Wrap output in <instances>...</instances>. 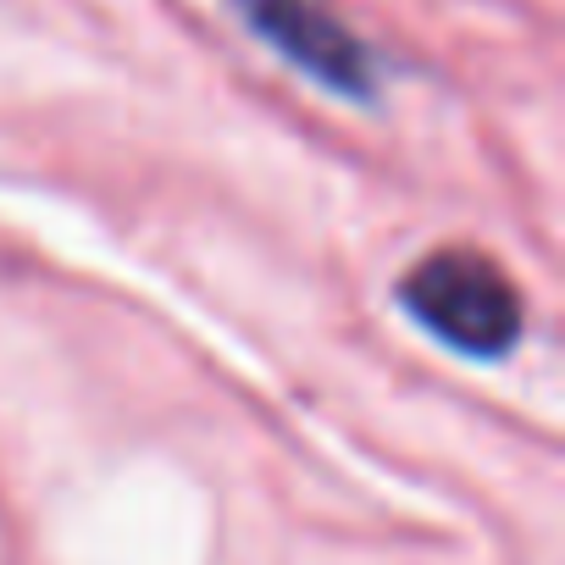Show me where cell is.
Wrapping results in <instances>:
<instances>
[{
  "label": "cell",
  "instance_id": "cell-1",
  "mask_svg": "<svg viewBox=\"0 0 565 565\" xmlns=\"http://www.w3.org/2000/svg\"><path fill=\"white\" fill-rule=\"evenodd\" d=\"M399 295L422 328L466 355H499L521 333V295L510 277L471 249H438L405 271Z\"/></svg>",
  "mask_w": 565,
  "mask_h": 565
},
{
  "label": "cell",
  "instance_id": "cell-2",
  "mask_svg": "<svg viewBox=\"0 0 565 565\" xmlns=\"http://www.w3.org/2000/svg\"><path fill=\"white\" fill-rule=\"evenodd\" d=\"M238 7L271 51H282L295 67H306L317 84H328L339 95H372L366 45L339 18H328L317 0H238Z\"/></svg>",
  "mask_w": 565,
  "mask_h": 565
}]
</instances>
